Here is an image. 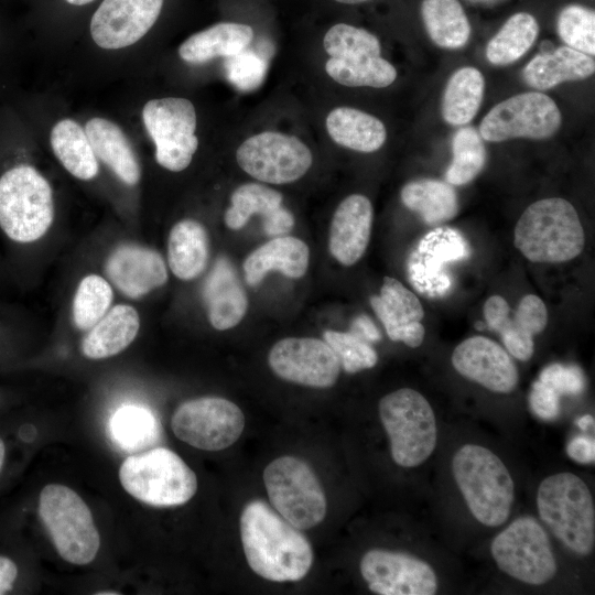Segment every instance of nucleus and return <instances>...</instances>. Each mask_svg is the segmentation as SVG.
Masks as SVG:
<instances>
[{
  "instance_id": "obj_1",
  "label": "nucleus",
  "mask_w": 595,
  "mask_h": 595,
  "mask_svg": "<svg viewBox=\"0 0 595 595\" xmlns=\"http://www.w3.org/2000/svg\"><path fill=\"white\" fill-rule=\"evenodd\" d=\"M240 537L250 569L266 580L300 581L311 569L313 550L309 540L262 500L245 506Z\"/></svg>"
},
{
  "instance_id": "obj_2",
  "label": "nucleus",
  "mask_w": 595,
  "mask_h": 595,
  "mask_svg": "<svg viewBox=\"0 0 595 595\" xmlns=\"http://www.w3.org/2000/svg\"><path fill=\"white\" fill-rule=\"evenodd\" d=\"M51 184L29 163H13L0 172V230L18 247L42 239L54 220Z\"/></svg>"
},
{
  "instance_id": "obj_3",
  "label": "nucleus",
  "mask_w": 595,
  "mask_h": 595,
  "mask_svg": "<svg viewBox=\"0 0 595 595\" xmlns=\"http://www.w3.org/2000/svg\"><path fill=\"white\" fill-rule=\"evenodd\" d=\"M513 245L532 262H564L583 251L585 235L574 206L551 197L532 203L522 213Z\"/></svg>"
},
{
  "instance_id": "obj_4",
  "label": "nucleus",
  "mask_w": 595,
  "mask_h": 595,
  "mask_svg": "<svg viewBox=\"0 0 595 595\" xmlns=\"http://www.w3.org/2000/svg\"><path fill=\"white\" fill-rule=\"evenodd\" d=\"M452 470L477 521L487 527L506 522L513 502V480L496 454L480 445H463L453 456Z\"/></svg>"
},
{
  "instance_id": "obj_5",
  "label": "nucleus",
  "mask_w": 595,
  "mask_h": 595,
  "mask_svg": "<svg viewBox=\"0 0 595 595\" xmlns=\"http://www.w3.org/2000/svg\"><path fill=\"white\" fill-rule=\"evenodd\" d=\"M540 518L572 552L587 555L595 545V508L585 482L572 473L544 478L537 493Z\"/></svg>"
},
{
  "instance_id": "obj_6",
  "label": "nucleus",
  "mask_w": 595,
  "mask_h": 595,
  "mask_svg": "<svg viewBox=\"0 0 595 595\" xmlns=\"http://www.w3.org/2000/svg\"><path fill=\"white\" fill-rule=\"evenodd\" d=\"M119 479L129 495L154 507L183 505L197 490L195 473L166 447L128 456L120 466Z\"/></svg>"
},
{
  "instance_id": "obj_7",
  "label": "nucleus",
  "mask_w": 595,
  "mask_h": 595,
  "mask_svg": "<svg viewBox=\"0 0 595 595\" xmlns=\"http://www.w3.org/2000/svg\"><path fill=\"white\" fill-rule=\"evenodd\" d=\"M378 410L393 461L402 467L425 462L437 442L435 415L429 401L420 392L402 388L382 397Z\"/></svg>"
},
{
  "instance_id": "obj_8",
  "label": "nucleus",
  "mask_w": 595,
  "mask_h": 595,
  "mask_svg": "<svg viewBox=\"0 0 595 595\" xmlns=\"http://www.w3.org/2000/svg\"><path fill=\"white\" fill-rule=\"evenodd\" d=\"M37 511L56 551L67 562L90 563L100 547L93 515L73 489L48 484L40 493Z\"/></svg>"
},
{
  "instance_id": "obj_9",
  "label": "nucleus",
  "mask_w": 595,
  "mask_h": 595,
  "mask_svg": "<svg viewBox=\"0 0 595 595\" xmlns=\"http://www.w3.org/2000/svg\"><path fill=\"white\" fill-rule=\"evenodd\" d=\"M263 483L275 511L298 529L321 523L326 515L325 493L312 468L294 456H281L263 470Z\"/></svg>"
},
{
  "instance_id": "obj_10",
  "label": "nucleus",
  "mask_w": 595,
  "mask_h": 595,
  "mask_svg": "<svg viewBox=\"0 0 595 595\" xmlns=\"http://www.w3.org/2000/svg\"><path fill=\"white\" fill-rule=\"evenodd\" d=\"M490 551L500 571L526 584L542 585L556 573L550 539L533 517L513 520L494 538Z\"/></svg>"
},
{
  "instance_id": "obj_11",
  "label": "nucleus",
  "mask_w": 595,
  "mask_h": 595,
  "mask_svg": "<svg viewBox=\"0 0 595 595\" xmlns=\"http://www.w3.org/2000/svg\"><path fill=\"white\" fill-rule=\"evenodd\" d=\"M142 121L155 145V160L172 172L185 170L198 148L197 117L188 99L156 98L142 108Z\"/></svg>"
},
{
  "instance_id": "obj_12",
  "label": "nucleus",
  "mask_w": 595,
  "mask_h": 595,
  "mask_svg": "<svg viewBox=\"0 0 595 595\" xmlns=\"http://www.w3.org/2000/svg\"><path fill=\"white\" fill-rule=\"evenodd\" d=\"M562 123L561 111L548 95L523 93L493 107L479 125L483 140L501 142L526 138L544 140L552 137Z\"/></svg>"
},
{
  "instance_id": "obj_13",
  "label": "nucleus",
  "mask_w": 595,
  "mask_h": 595,
  "mask_svg": "<svg viewBox=\"0 0 595 595\" xmlns=\"http://www.w3.org/2000/svg\"><path fill=\"white\" fill-rule=\"evenodd\" d=\"M175 436L204 451H220L232 445L245 428V416L234 402L219 397H203L183 402L172 415Z\"/></svg>"
},
{
  "instance_id": "obj_14",
  "label": "nucleus",
  "mask_w": 595,
  "mask_h": 595,
  "mask_svg": "<svg viewBox=\"0 0 595 595\" xmlns=\"http://www.w3.org/2000/svg\"><path fill=\"white\" fill-rule=\"evenodd\" d=\"M236 159L249 175L271 184L299 180L313 162L311 150L300 139L275 131H264L245 140Z\"/></svg>"
},
{
  "instance_id": "obj_15",
  "label": "nucleus",
  "mask_w": 595,
  "mask_h": 595,
  "mask_svg": "<svg viewBox=\"0 0 595 595\" xmlns=\"http://www.w3.org/2000/svg\"><path fill=\"white\" fill-rule=\"evenodd\" d=\"M360 573L379 595H433L435 572L425 561L403 552L372 549L360 560Z\"/></svg>"
},
{
  "instance_id": "obj_16",
  "label": "nucleus",
  "mask_w": 595,
  "mask_h": 595,
  "mask_svg": "<svg viewBox=\"0 0 595 595\" xmlns=\"http://www.w3.org/2000/svg\"><path fill=\"white\" fill-rule=\"evenodd\" d=\"M269 366L280 378L313 388L335 385L340 363L325 342L311 337H289L271 348Z\"/></svg>"
},
{
  "instance_id": "obj_17",
  "label": "nucleus",
  "mask_w": 595,
  "mask_h": 595,
  "mask_svg": "<svg viewBox=\"0 0 595 595\" xmlns=\"http://www.w3.org/2000/svg\"><path fill=\"white\" fill-rule=\"evenodd\" d=\"M162 6L163 0H104L91 17V39L104 50L128 47L149 32Z\"/></svg>"
},
{
  "instance_id": "obj_18",
  "label": "nucleus",
  "mask_w": 595,
  "mask_h": 595,
  "mask_svg": "<svg viewBox=\"0 0 595 595\" xmlns=\"http://www.w3.org/2000/svg\"><path fill=\"white\" fill-rule=\"evenodd\" d=\"M484 316L488 326L499 333L507 351L522 361L532 357L533 336L548 323L547 306L534 294L524 295L516 311L502 296L493 295L485 302Z\"/></svg>"
},
{
  "instance_id": "obj_19",
  "label": "nucleus",
  "mask_w": 595,
  "mask_h": 595,
  "mask_svg": "<svg viewBox=\"0 0 595 595\" xmlns=\"http://www.w3.org/2000/svg\"><path fill=\"white\" fill-rule=\"evenodd\" d=\"M451 360L459 375L494 392H511L519 380L509 353L485 336L463 340L453 350Z\"/></svg>"
},
{
  "instance_id": "obj_20",
  "label": "nucleus",
  "mask_w": 595,
  "mask_h": 595,
  "mask_svg": "<svg viewBox=\"0 0 595 595\" xmlns=\"http://www.w3.org/2000/svg\"><path fill=\"white\" fill-rule=\"evenodd\" d=\"M105 270L112 285L130 299L147 295L167 281L162 256L134 244L116 247L106 260Z\"/></svg>"
},
{
  "instance_id": "obj_21",
  "label": "nucleus",
  "mask_w": 595,
  "mask_h": 595,
  "mask_svg": "<svg viewBox=\"0 0 595 595\" xmlns=\"http://www.w3.org/2000/svg\"><path fill=\"white\" fill-rule=\"evenodd\" d=\"M370 304L391 340L402 342L412 348L422 344L425 334L421 324L423 306L400 281L385 277L380 295L371 296Z\"/></svg>"
},
{
  "instance_id": "obj_22",
  "label": "nucleus",
  "mask_w": 595,
  "mask_h": 595,
  "mask_svg": "<svg viewBox=\"0 0 595 595\" xmlns=\"http://www.w3.org/2000/svg\"><path fill=\"white\" fill-rule=\"evenodd\" d=\"M372 205L360 194L347 196L336 208L329 230L331 255L344 266H353L365 253L371 231Z\"/></svg>"
},
{
  "instance_id": "obj_23",
  "label": "nucleus",
  "mask_w": 595,
  "mask_h": 595,
  "mask_svg": "<svg viewBox=\"0 0 595 595\" xmlns=\"http://www.w3.org/2000/svg\"><path fill=\"white\" fill-rule=\"evenodd\" d=\"M203 298L208 320L214 328L225 331L236 326L247 311V296L226 258H219L206 278Z\"/></svg>"
},
{
  "instance_id": "obj_24",
  "label": "nucleus",
  "mask_w": 595,
  "mask_h": 595,
  "mask_svg": "<svg viewBox=\"0 0 595 595\" xmlns=\"http://www.w3.org/2000/svg\"><path fill=\"white\" fill-rule=\"evenodd\" d=\"M93 151L117 177L129 186H134L141 177V169L128 137L111 120L100 117L89 119L85 125Z\"/></svg>"
},
{
  "instance_id": "obj_25",
  "label": "nucleus",
  "mask_w": 595,
  "mask_h": 595,
  "mask_svg": "<svg viewBox=\"0 0 595 595\" xmlns=\"http://www.w3.org/2000/svg\"><path fill=\"white\" fill-rule=\"evenodd\" d=\"M309 247L301 239L277 237L252 251L244 262L246 282L255 286L270 271L301 278L309 267Z\"/></svg>"
},
{
  "instance_id": "obj_26",
  "label": "nucleus",
  "mask_w": 595,
  "mask_h": 595,
  "mask_svg": "<svg viewBox=\"0 0 595 595\" xmlns=\"http://www.w3.org/2000/svg\"><path fill=\"white\" fill-rule=\"evenodd\" d=\"M140 317L128 304H118L99 320L82 340V354L89 359H105L125 350L137 337Z\"/></svg>"
},
{
  "instance_id": "obj_27",
  "label": "nucleus",
  "mask_w": 595,
  "mask_h": 595,
  "mask_svg": "<svg viewBox=\"0 0 595 595\" xmlns=\"http://www.w3.org/2000/svg\"><path fill=\"white\" fill-rule=\"evenodd\" d=\"M595 72L593 56L560 46L548 53L536 55L523 68L527 85L538 90L550 89L561 83L583 80Z\"/></svg>"
},
{
  "instance_id": "obj_28",
  "label": "nucleus",
  "mask_w": 595,
  "mask_h": 595,
  "mask_svg": "<svg viewBox=\"0 0 595 595\" xmlns=\"http://www.w3.org/2000/svg\"><path fill=\"white\" fill-rule=\"evenodd\" d=\"M252 39L251 26L223 22L190 36L181 44L178 55L187 63L201 64L238 54L248 47Z\"/></svg>"
},
{
  "instance_id": "obj_29",
  "label": "nucleus",
  "mask_w": 595,
  "mask_h": 595,
  "mask_svg": "<svg viewBox=\"0 0 595 595\" xmlns=\"http://www.w3.org/2000/svg\"><path fill=\"white\" fill-rule=\"evenodd\" d=\"M208 261V236L194 219L176 223L167 240V263L172 273L184 281L198 277Z\"/></svg>"
},
{
  "instance_id": "obj_30",
  "label": "nucleus",
  "mask_w": 595,
  "mask_h": 595,
  "mask_svg": "<svg viewBox=\"0 0 595 595\" xmlns=\"http://www.w3.org/2000/svg\"><path fill=\"white\" fill-rule=\"evenodd\" d=\"M326 128L337 144L359 152L377 151L387 139L381 120L350 107L333 109L326 118Z\"/></svg>"
},
{
  "instance_id": "obj_31",
  "label": "nucleus",
  "mask_w": 595,
  "mask_h": 595,
  "mask_svg": "<svg viewBox=\"0 0 595 595\" xmlns=\"http://www.w3.org/2000/svg\"><path fill=\"white\" fill-rule=\"evenodd\" d=\"M52 150L64 169L83 181L97 176L99 164L85 129L65 118L54 125L50 134Z\"/></svg>"
},
{
  "instance_id": "obj_32",
  "label": "nucleus",
  "mask_w": 595,
  "mask_h": 595,
  "mask_svg": "<svg viewBox=\"0 0 595 595\" xmlns=\"http://www.w3.org/2000/svg\"><path fill=\"white\" fill-rule=\"evenodd\" d=\"M401 201L430 225L451 220L458 213L455 190L439 180L420 178L409 182L401 190Z\"/></svg>"
},
{
  "instance_id": "obj_33",
  "label": "nucleus",
  "mask_w": 595,
  "mask_h": 595,
  "mask_svg": "<svg viewBox=\"0 0 595 595\" xmlns=\"http://www.w3.org/2000/svg\"><path fill=\"white\" fill-rule=\"evenodd\" d=\"M485 90L482 73L470 66L457 69L448 79L442 97L443 119L452 126H464L477 113Z\"/></svg>"
},
{
  "instance_id": "obj_34",
  "label": "nucleus",
  "mask_w": 595,
  "mask_h": 595,
  "mask_svg": "<svg viewBox=\"0 0 595 595\" xmlns=\"http://www.w3.org/2000/svg\"><path fill=\"white\" fill-rule=\"evenodd\" d=\"M421 17L437 46L456 50L468 42L470 25L458 0H423Z\"/></svg>"
},
{
  "instance_id": "obj_35",
  "label": "nucleus",
  "mask_w": 595,
  "mask_h": 595,
  "mask_svg": "<svg viewBox=\"0 0 595 595\" xmlns=\"http://www.w3.org/2000/svg\"><path fill=\"white\" fill-rule=\"evenodd\" d=\"M538 34L539 24L532 14L515 13L488 42L486 57L497 66L511 64L527 53Z\"/></svg>"
},
{
  "instance_id": "obj_36",
  "label": "nucleus",
  "mask_w": 595,
  "mask_h": 595,
  "mask_svg": "<svg viewBox=\"0 0 595 595\" xmlns=\"http://www.w3.org/2000/svg\"><path fill=\"white\" fill-rule=\"evenodd\" d=\"M325 71L334 80L349 87L383 88L397 78L396 68L380 56L331 57L325 64Z\"/></svg>"
},
{
  "instance_id": "obj_37",
  "label": "nucleus",
  "mask_w": 595,
  "mask_h": 595,
  "mask_svg": "<svg viewBox=\"0 0 595 595\" xmlns=\"http://www.w3.org/2000/svg\"><path fill=\"white\" fill-rule=\"evenodd\" d=\"M154 415L145 408L127 404L112 415L109 430L112 440L125 451H138L155 442L159 430Z\"/></svg>"
},
{
  "instance_id": "obj_38",
  "label": "nucleus",
  "mask_w": 595,
  "mask_h": 595,
  "mask_svg": "<svg viewBox=\"0 0 595 595\" xmlns=\"http://www.w3.org/2000/svg\"><path fill=\"white\" fill-rule=\"evenodd\" d=\"M231 206L225 213V224L237 230L242 228L255 214L268 218L282 206V195L268 186L247 183L237 187L231 195Z\"/></svg>"
},
{
  "instance_id": "obj_39",
  "label": "nucleus",
  "mask_w": 595,
  "mask_h": 595,
  "mask_svg": "<svg viewBox=\"0 0 595 595\" xmlns=\"http://www.w3.org/2000/svg\"><path fill=\"white\" fill-rule=\"evenodd\" d=\"M113 301L111 284L101 275L84 277L74 295L72 315L80 331L90 329L110 310Z\"/></svg>"
},
{
  "instance_id": "obj_40",
  "label": "nucleus",
  "mask_w": 595,
  "mask_h": 595,
  "mask_svg": "<svg viewBox=\"0 0 595 595\" xmlns=\"http://www.w3.org/2000/svg\"><path fill=\"white\" fill-rule=\"evenodd\" d=\"M452 152L453 159L446 171V180L452 185L469 183L485 166L486 149L474 127H463L455 132Z\"/></svg>"
},
{
  "instance_id": "obj_41",
  "label": "nucleus",
  "mask_w": 595,
  "mask_h": 595,
  "mask_svg": "<svg viewBox=\"0 0 595 595\" xmlns=\"http://www.w3.org/2000/svg\"><path fill=\"white\" fill-rule=\"evenodd\" d=\"M323 45L325 52L334 58L378 57L381 53L377 36L346 23L333 25L325 34Z\"/></svg>"
},
{
  "instance_id": "obj_42",
  "label": "nucleus",
  "mask_w": 595,
  "mask_h": 595,
  "mask_svg": "<svg viewBox=\"0 0 595 595\" xmlns=\"http://www.w3.org/2000/svg\"><path fill=\"white\" fill-rule=\"evenodd\" d=\"M556 29L569 47L594 56L595 54V12L588 8L570 4L561 10Z\"/></svg>"
},
{
  "instance_id": "obj_43",
  "label": "nucleus",
  "mask_w": 595,
  "mask_h": 595,
  "mask_svg": "<svg viewBox=\"0 0 595 595\" xmlns=\"http://www.w3.org/2000/svg\"><path fill=\"white\" fill-rule=\"evenodd\" d=\"M323 337L348 374L372 368L378 361V355L368 342L351 333L326 331Z\"/></svg>"
},
{
  "instance_id": "obj_44",
  "label": "nucleus",
  "mask_w": 595,
  "mask_h": 595,
  "mask_svg": "<svg viewBox=\"0 0 595 595\" xmlns=\"http://www.w3.org/2000/svg\"><path fill=\"white\" fill-rule=\"evenodd\" d=\"M266 68L264 60L247 48L229 56L226 61L227 77L241 90H251L259 86L264 77Z\"/></svg>"
},
{
  "instance_id": "obj_45",
  "label": "nucleus",
  "mask_w": 595,
  "mask_h": 595,
  "mask_svg": "<svg viewBox=\"0 0 595 595\" xmlns=\"http://www.w3.org/2000/svg\"><path fill=\"white\" fill-rule=\"evenodd\" d=\"M539 380L559 396H577L585 388L584 374L575 365L551 364L540 372Z\"/></svg>"
},
{
  "instance_id": "obj_46",
  "label": "nucleus",
  "mask_w": 595,
  "mask_h": 595,
  "mask_svg": "<svg viewBox=\"0 0 595 595\" xmlns=\"http://www.w3.org/2000/svg\"><path fill=\"white\" fill-rule=\"evenodd\" d=\"M532 412L542 420H553L560 411V396L539 379L532 383L529 393Z\"/></svg>"
},
{
  "instance_id": "obj_47",
  "label": "nucleus",
  "mask_w": 595,
  "mask_h": 595,
  "mask_svg": "<svg viewBox=\"0 0 595 595\" xmlns=\"http://www.w3.org/2000/svg\"><path fill=\"white\" fill-rule=\"evenodd\" d=\"M566 454L570 458L577 463L588 464L595 461V442L594 437L586 435H577L573 437L567 446Z\"/></svg>"
},
{
  "instance_id": "obj_48",
  "label": "nucleus",
  "mask_w": 595,
  "mask_h": 595,
  "mask_svg": "<svg viewBox=\"0 0 595 595\" xmlns=\"http://www.w3.org/2000/svg\"><path fill=\"white\" fill-rule=\"evenodd\" d=\"M294 225V217L291 212L281 206L268 218L263 219V228L269 236H282L288 234Z\"/></svg>"
},
{
  "instance_id": "obj_49",
  "label": "nucleus",
  "mask_w": 595,
  "mask_h": 595,
  "mask_svg": "<svg viewBox=\"0 0 595 595\" xmlns=\"http://www.w3.org/2000/svg\"><path fill=\"white\" fill-rule=\"evenodd\" d=\"M19 576V567L15 561L4 554H0V595L10 593Z\"/></svg>"
},
{
  "instance_id": "obj_50",
  "label": "nucleus",
  "mask_w": 595,
  "mask_h": 595,
  "mask_svg": "<svg viewBox=\"0 0 595 595\" xmlns=\"http://www.w3.org/2000/svg\"><path fill=\"white\" fill-rule=\"evenodd\" d=\"M351 334L366 342H377L380 339V333L370 318L365 315L355 318L351 326Z\"/></svg>"
},
{
  "instance_id": "obj_51",
  "label": "nucleus",
  "mask_w": 595,
  "mask_h": 595,
  "mask_svg": "<svg viewBox=\"0 0 595 595\" xmlns=\"http://www.w3.org/2000/svg\"><path fill=\"white\" fill-rule=\"evenodd\" d=\"M576 424L583 431L594 428V418L591 414H585L576 420Z\"/></svg>"
},
{
  "instance_id": "obj_52",
  "label": "nucleus",
  "mask_w": 595,
  "mask_h": 595,
  "mask_svg": "<svg viewBox=\"0 0 595 595\" xmlns=\"http://www.w3.org/2000/svg\"><path fill=\"white\" fill-rule=\"evenodd\" d=\"M7 458V445L4 440L0 436V474L3 470Z\"/></svg>"
},
{
  "instance_id": "obj_53",
  "label": "nucleus",
  "mask_w": 595,
  "mask_h": 595,
  "mask_svg": "<svg viewBox=\"0 0 595 595\" xmlns=\"http://www.w3.org/2000/svg\"><path fill=\"white\" fill-rule=\"evenodd\" d=\"M65 1L73 6H85L93 2L94 0H65Z\"/></svg>"
},
{
  "instance_id": "obj_54",
  "label": "nucleus",
  "mask_w": 595,
  "mask_h": 595,
  "mask_svg": "<svg viewBox=\"0 0 595 595\" xmlns=\"http://www.w3.org/2000/svg\"><path fill=\"white\" fill-rule=\"evenodd\" d=\"M335 1L339 3H344V4H357V3H363L369 0H335Z\"/></svg>"
},
{
  "instance_id": "obj_55",
  "label": "nucleus",
  "mask_w": 595,
  "mask_h": 595,
  "mask_svg": "<svg viewBox=\"0 0 595 595\" xmlns=\"http://www.w3.org/2000/svg\"><path fill=\"white\" fill-rule=\"evenodd\" d=\"M97 594H98V595H105V594H107V595H118L117 592H99V593H97Z\"/></svg>"
}]
</instances>
